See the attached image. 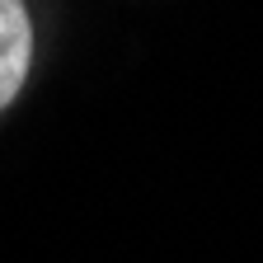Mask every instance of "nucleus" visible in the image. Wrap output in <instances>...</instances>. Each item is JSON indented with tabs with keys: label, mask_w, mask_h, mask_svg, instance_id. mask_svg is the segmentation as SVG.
Segmentation results:
<instances>
[{
	"label": "nucleus",
	"mask_w": 263,
	"mask_h": 263,
	"mask_svg": "<svg viewBox=\"0 0 263 263\" xmlns=\"http://www.w3.org/2000/svg\"><path fill=\"white\" fill-rule=\"evenodd\" d=\"M33 66V19L24 0H0V113H5Z\"/></svg>",
	"instance_id": "obj_1"
}]
</instances>
